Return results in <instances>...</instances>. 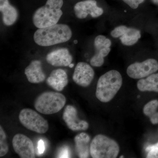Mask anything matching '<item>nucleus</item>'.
Masks as SVG:
<instances>
[{
    "instance_id": "obj_1",
    "label": "nucleus",
    "mask_w": 158,
    "mask_h": 158,
    "mask_svg": "<svg viewBox=\"0 0 158 158\" xmlns=\"http://www.w3.org/2000/svg\"><path fill=\"white\" fill-rule=\"evenodd\" d=\"M72 36V32L67 25L59 24L38 29L34 39L37 44L48 47L67 42Z\"/></svg>"
},
{
    "instance_id": "obj_2",
    "label": "nucleus",
    "mask_w": 158,
    "mask_h": 158,
    "mask_svg": "<svg viewBox=\"0 0 158 158\" xmlns=\"http://www.w3.org/2000/svg\"><path fill=\"white\" fill-rule=\"evenodd\" d=\"M123 79L118 71H109L100 77L95 95L100 101L107 103L112 100L122 85Z\"/></svg>"
},
{
    "instance_id": "obj_3",
    "label": "nucleus",
    "mask_w": 158,
    "mask_h": 158,
    "mask_svg": "<svg viewBox=\"0 0 158 158\" xmlns=\"http://www.w3.org/2000/svg\"><path fill=\"white\" fill-rule=\"evenodd\" d=\"M63 0H47L44 6L37 9L33 16L34 26L43 28L56 24L62 16Z\"/></svg>"
},
{
    "instance_id": "obj_4",
    "label": "nucleus",
    "mask_w": 158,
    "mask_h": 158,
    "mask_svg": "<svg viewBox=\"0 0 158 158\" xmlns=\"http://www.w3.org/2000/svg\"><path fill=\"white\" fill-rule=\"evenodd\" d=\"M66 98L62 94L53 91L43 92L34 102V108L37 112L45 115L55 114L64 107Z\"/></svg>"
},
{
    "instance_id": "obj_5",
    "label": "nucleus",
    "mask_w": 158,
    "mask_h": 158,
    "mask_svg": "<svg viewBox=\"0 0 158 158\" xmlns=\"http://www.w3.org/2000/svg\"><path fill=\"white\" fill-rule=\"evenodd\" d=\"M119 152L117 142L105 135H97L90 142V154L92 158H115Z\"/></svg>"
},
{
    "instance_id": "obj_6",
    "label": "nucleus",
    "mask_w": 158,
    "mask_h": 158,
    "mask_svg": "<svg viewBox=\"0 0 158 158\" xmlns=\"http://www.w3.org/2000/svg\"><path fill=\"white\" fill-rule=\"evenodd\" d=\"M20 122L27 129L43 134L49 128L48 122L36 111L30 109H24L19 116Z\"/></svg>"
},
{
    "instance_id": "obj_7",
    "label": "nucleus",
    "mask_w": 158,
    "mask_h": 158,
    "mask_svg": "<svg viewBox=\"0 0 158 158\" xmlns=\"http://www.w3.org/2000/svg\"><path fill=\"white\" fill-rule=\"evenodd\" d=\"M158 70V62L154 59H148L141 62H136L128 67L127 73L130 77L141 79L152 74Z\"/></svg>"
},
{
    "instance_id": "obj_8",
    "label": "nucleus",
    "mask_w": 158,
    "mask_h": 158,
    "mask_svg": "<svg viewBox=\"0 0 158 158\" xmlns=\"http://www.w3.org/2000/svg\"><path fill=\"white\" fill-rule=\"evenodd\" d=\"M112 42L103 35H98L94 39L95 55L90 59V63L94 67H100L104 62V58L110 53Z\"/></svg>"
},
{
    "instance_id": "obj_9",
    "label": "nucleus",
    "mask_w": 158,
    "mask_h": 158,
    "mask_svg": "<svg viewBox=\"0 0 158 158\" xmlns=\"http://www.w3.org/2000/svg\"><path fill=\"white\" fill-rule=\"evenodd\" d=\"M12 146L15 152L21 158H34L35 150L32 140L25 135L18 134L13 137Z\"/></svg>"
},
{
    "instance_id": "obj_10",
    "label": "nucleus",
    "mask_w": 158,
    "mask_h": 158,
    "mask_svg": "<svg viewBox=\"0 0 158 158\" xmlns=\"http://www.w3.org/2000/svg\"><path fill=\"white\" fill-rule=\"evenodd\" d=\"M77 114L76 108L71 105H67L63 112L62 118L67 127L71 131H86L89 127V123L85 120L79 118Z\"/></svg>"
},
{
    "instance_id": "obj_11",
    "label": "nucleus",
    "mask_w": 158,
    "mask_h": 158,
    "mask_svg": "<svg viewBox=\"0 0 158 158\" xmlns=\"http://www.w3.org/2000/svg\"><path fill=\"white\" fill-rule=\"evenodd\" d=\"M94 76V70L89 64L79 62L75 68L73 80L77 85L86 88L90 85Z\"/></svg>"
},
{
    "instance_id": "obj_12",
    "label": "nucleus",
    "mask_w": 158,
    "mask_h": 158,
    "mask_svg": "<svg viewBox=\"0 0 158 158\" xmlns=\"http://www.w3.org/2000/svg\"><path fill=\"white\" fill-rule=\"evenodd\" d=\"M74 11L76 17L80 19L86 18L88 15L93 18L98 17L103 13V10L98 6L95 0H86L77 3Z\"/></svg>"
},
{
    "instance_id": "obj_13",
    "label": "nucleus",
    "mask_w": 158,
    "mask_h": 158,
    "mask_svg": "<svg viewBox=\"0 0 158 158\" xmlns=\"http://www.w3.org/2000/svg\"><path fill=\"white\" fill-rule=\"evenodd\" d=\"M111 35L114 38L119 37L122 44L126 46L135 44L141 37V32L139 30L125 26L116 27L111 31Z\"/></svg>"
},
{
    "instance_id": "obj_14",
    "label": "nucleus",
    "mask_w": 158,
    "mask_h": 158,
    "mask_svg": "<svg viewBox=\"0 0 158 158\" xmlns=\"http://www.w3.org/2000/svg\"><path fill=\"white\" fill-rule=\"evenodd\" d=\"M48 63L54 66H69L73 61V57L67 48L58 49L50 52L46 56Z\"/></svg>"
},
{
    "instance_id": "obj_15",
    "label": "nucleus",
    "mask_w": 158,
    "mask_h": 158,
    "mask_svg": "<svg viewBox=\"0 0 158 158\" xmlns=\"http://www.w3.org/2000/svg\"><path fill=\"white\" fill-rule=\"evenodd\" d=\"M27 79L32 84H39L45 81L46 75L42 69V63L40 60H33L25 69Z\"/></svg>"
},
{
    "instance_id": "obj_16",
    "label": "nucleus",
    "mask_w": 158,
    "mask_h": 158,
    "mask_svg": "<svg viewBox=\"0 0 158 158\" xmlns=\"http://www.w3.org/2000/svg\"><path fill=\"white\" fill-rule=\"evenodd\" d=\"M46 83L54 90L57 91H62L68 85V76L63 69H55L51 72L47 79Z\"/></svg>"
},
{
    "instance_id": "obj_17",
    "label": "nucleus",
    "mask_w": 158,
    "mask_h": 158,
    "mask_svg": "<svg viewBox=\"0 0 158 158\" xmlns=\"http://www.w3.org/2000/svg\"><path fill=\"white\" fill-rule=\"evenodd\" d=\"M90 138L87 133L82 132L74 138L76 152L81 158H88L90 153Z\"/></svg>"
},
{
    "instance_id": "obj_18",
    "label": "nucleus",
    "mask_w": 158,
    "mask_h": 158,
    "mask_svg": "<svg viewBox=\"0 0 158 158\" xmlns=\"http://www.w3.org/2000/svg\"><path fill=\"white\" fill-rule=\"evenodd\" d=\"M0 11L2 13L3 23L6 26L12 25L18 18L17 10L9 4L8 0H0Z\"/></svg>"
},
{
    "instance_id": "obj_19",
    "label": "nucleus",
    "mask_w": 158,
    "mask_h": 158,
    "mask_svg": "<svg viewBox=\"0 0 158 158\" xmlns=\"http://www.w3.org/2000/svg\"><path fill=\"white\" fill-rule=\"evenodd\" d=\"M137 88L141 92H158V73L152 74L146 78L140 79L137 83Z\"/></svg>"
},
{
    "instance_id": "obj_20",
    "label": "nucleus",
    "mask_w": 158,
    "mask_h": 158,
    "mask_svg": "<svg viewBox=\"0 0 158 158\" xmlns=\"http://www.w3.org/2000/svg\"><path fill=\"white\" fill-rule=\"evenodd\" d=\"M158 106V101L154 100L148 103L143 108V113L149 117L151 122L153 124L158 123V113L156 112Z\"/></svg>"
},
{
    "instance_id": "obj_21",
    "label": "nucleus",
    "mask_w": 158,
    "mask_h": 158,
    "mask_svg": "<svg viewBox=\"0 0 158 158\" xmlns=\"http://www.w3.org/2000/svg\"><path fill=\"white\" fill-rule=\"evenodd\" d=\"M7 137L2 126H0V157L7 154L9 150V145L6 141Z\"/></svg>"
},
{
    "instance_id": "obj_22",
    "label": "nucleus",
    "mask_w": 158,
    "mask_h": 158,
    "mask_svg": "<svg viewBox=\"0 0 158 158\" xmlns=\"http://www.w3.org/2000/svg\"><path fill=\"white\" fill-rule=\"evenodd\" d=\"M146 150L148 152L147 158H158V142L154 145L148 146Z\"/></svg>"
},
{
    "instance_id": "obj_23",
    "label": "nucleus",
    "mask_w": 158,
    "mask_h": 158,
    "mask_svg": "<svg viewBox=\"0 0 158 158\" xmlns=\"http://www.w3.org/2000/svg\"><path fill=\"white\" fill-rule=\"evenodd\" d=\"M125 3L133 9L138 8L139 5L143 3L144 0H123Z\"/></svg>"
},
{
    "instance_id": "obj_24",
    "label": "nucleus",
    "mask_w": 158,
    "mask_h": 158,
    "mask_svg": "<svg viewBox=\"0 0 158 158\" xmlns=\"http://www.w3.org/2000/svg\"><path fill=\"white\" fill-rule=\"evenodd\" d=\"M69 149L66 148H62L59 153V158H68L69 157Z\"/></svg>"
},
{
    "instance_id": "obj_25",
    "label": "nucleus",
    "mask_w": 158,
    "mask_h": 158,
    "mask_svg": "<svg viewBox=\"0 0 158 158\" xmlns=\"http://www.w3.org/2000/svg\"><path fill=\"white\" fill-rule=\"evenodd\" d=\"M37 149L39 154H41L44 152L45 147H44V142L43 140H40L38 141V144H37Z\"/></svg>"
},
{
    "instance_id": "obj_26",
    "label": "nucleus",
    "mask_w": 158,
    "mask_h": 158,
    "mask_svg": "<svg viewBox=\"0 0 158 158\" xmlns=\"http://www.w3.org/2000/svg\"><path fill=\"white\" fill-rule=\"evenodd\" d=\"M69 66L70 68H73V67L74 66V64H72V63H71L70 65H69Z\"/></svg>"
},
{
    "instance_id": "obj_27",
    "label": "nucleus",
    "mask_w": 158,
    "mask_h": 158,
    "mask_svg": "<svg viewBox=\"0 0 158 158\" xmlns=\"http://www.w3.org/2000/svg\"><path fill=\"white\" fill-rule=\"evenodd\" d=\"M154 2L158 4V0H152Z\"/></svg>"
},
{
    "instance_id": "obj_28",
    "label": "nucleus",
    "mask_w": 158,
    "mask_h": 158,
    "mask_svg": "<svg viewBox=\"0 0 158 158\" xmlns=\"http://www.w3.org/2000/svg\"><path fill=\"white\" fill-rule=\"evenodd\" d=\"M74 44H77V40H74Z\"/></svg>"
}]
</instances>
